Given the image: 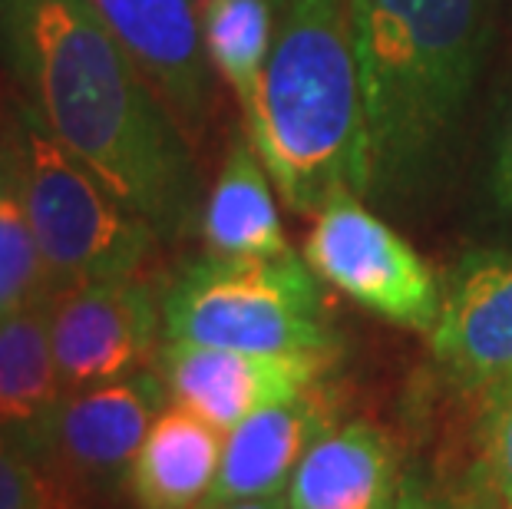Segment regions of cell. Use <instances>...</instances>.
<instances>
[{
    "mask_svg": "<svg viewBox=\"0 0 512 509\" xmlns=\"http://www.w3.org/2000/svg\"><path fill=\"white\" fill-rule=\"evenodd\" d=\"M14 100L159 238L199 209L192 143L90 0H0Z\"/></svg>",
    "mask_w": 512,
    "mask_h": 509,
    "instance_id": "cell-1",
    "label": "cell"
},
{
    "mask_svg": "<svg viewBox=\"0 0 512 509\" xmlns=\"http://www.w3.org/2000/svg\"><path fill=\"white\" fill-rule=\"evenodd\" d=\"M374 199L427 189L453 149L489 47V0H347Z\"/></svg>",
    "mask_w": 512,
    "mask_h": 509,
    "instance_id": "cell-2",
    "label": "cell"
},
{
    "mask_svg": "<svg viewBox=\"0 0 512 509\" xmlns=\"http://www.w3.org/2000/svg\"><path fill=\"white\" fill-rule=\"evenodd\" d=\"M271 182L291 212L370 192V136L347 0H285L255 106L245 113Z\"/></svg>",
    "mask_w": 512,
    "mask_h": 509,
    "instance_id": "cell-3",
    "label": "cell"
},
{
    "mask_svg": "<svg viewBox=\"0 0 512 509\" xmlns=\"http://www.w3.org/2000/svg\"><path fill=\"white\" fill-rule=\"evenodd\" d=\"M162 338L258 354H324L337 338L304 255L192 258L162 291Z\"/></svg>",
    "mask_w": 512,
    "mask_h": 509,
    "instance_id": "cell-4",
    "label": "cell"
},
{
    "mask_svg": "<svg viewBox=\"0 0 512 509\" xmlns=\"http://www.w3.org/2000/svg\"><path fill=\"white\" fill-rule=\"evenodd\" d=\"M17 123L27 212L47 268L50 295L86 281L139 275L159 238L152 225L116 199L20 103Z\"/></svg>",
    "mask_w": 512,
    "mask_h": 509,
    "instance_id": "cell-5",
    "label": "cell"
},
{
    "mask_svg": "<svg viewBox=\"0 0 512 509\" xmlns=\"http://www.w3.org/2000/svg\"><path fill=\"white\" fill-rule=\"evenodd\" d=\"M304 262L321 281L397 328L430 334L440 318L437 275L354 192L334 196L318 212L304 242Z\"/></svg>",
    "mask_w": 512,
    "mask_h": 509,
    "instance_id": "cell-6",
    "label": "cell"
},
{
    "mask_svg": "<svg viewBox=\"0 0 512 509\" xmlns=\"http://www.w3.org/2000/svg\"><path fill=\"white\" fill-rule=\"evenodd\" d=\"M47 314L63 391L113 384L156 364L162 298L143 278H106L53 291Z\"/></svg>",
    "mask_w": 512,
    "mask_h": 509,
    "instance_id": "cell-7",
    "label": "cell"
},
{
    "mask_svg": "<svg viewBox=\"0 0 512 509\" xmlns=\"http://www.w3.org/2000/svg\"><path fill=\"white\" fill-rule=\"evenodd\" d=\"M328 361L324 354H258L162 338L152 371L172 404L228 433L258 410L318 387Z\"/></svg>",
    "mask_w": 512,
    "mask_h": 509,
    "instance_id": "cell-8",
    "label": "cell"
},
{
    "mask_svg": "<svg viewBox=\"0 0 512 509\" xmlns=\"http://www.w3.org/2000/svg\"><path fill=\"white\" fill-rule=\"evenodd\" d=\"M169 407L156 371L67 391L50 427L47 460L80 490H110L126 480L146 433Z\"/></svg>",
    "mask_w": 512,
    "mask_h": 509,
    "instance_id": "cell-9",
    "label": "cell"
},
{
    "mask_svg": "<svg viewBox=\"0 0 512 509\" xmlns=\"http://www.w3.org/2000/svg\"><path fill=\"white\" fill-rule=\"evenodd\" d=\"M440 288L430 351L450 381L479 394L512 374V252H466L443 275Z\"/></svg>",
    "mask_w": 512,
    "mask_h": 509,
    "instance_id": "cell-10",
    "label": "cell"
},
{
    "mask_svg": "<svg viewBox=\"0 0 512 509\" xmlns=\"http://www.w3.org/2000/svg\"><path fill=\"white\" fill-rule=\"evenodd\" d=\"M119 47L176 116L182 133L202 136L212 113V60L192 0H90Z\"/></svg>",
    "mask_w": 512,
    "mask_h": 509,
    "instance_id": "cell-11",
    "label": "cell"
},
{
    "mask_svg": "<svg viewBox=\"0 0 512 509\" xmlns=\"http://www.w3.org/2000/svg\"><path fill=\"white\" fill-rule=\"evenodd\" d=\"M334 427V407L318 387L265 407L225 433L219 480L205 506L278 500L314 443Z\"/></svg>",
    "mask_w": 512,
    "mask_h": 509,
    "instance_id": "cell-12",
    "label": "cell"
},
{
    "mask_svg": "<svg viewBox=\"0 0 512 509\" xmlns=\"http://www.w3.org/2000/svg\"><path fill=\"white\" fill-rule=\"evenodd\" d=\"M400 493L394 440L367 420H351L304 453L285 486V509H397Z\"/></svg>",
    "mask_w": 512,
    "mask_h": 509,
    "instance_id": "cell-13",
    "label": "cell"
},
{
    "mask_svg": "<svg viewBox=\"0 0 512 509\" xmlns=\"http://www.w3.org/2000/svg\"><path fill=\"white\" fill-rule=\"evenodd\" d=\"M222 447L219 427L169 400L126 476L136 509H202L219 480Z\"/></svg>",
    "mask_w": 512,
    "mask_h": 509,
    "instance_id": "cell-14",
    "label": "cell"
},
{
    "mask_svg": "<svg viewBox=\"0 0 512 509\" xmlns=\"http://www.w3.org/2000/svg\"><path fill=\"white\" fill-rule=\"evenodd\" d=\"M63 394L47 298L0 314V424L40 460H47L50 427Z\"/></svg>",
    "mask_w": 512,
    "mask_h": 509,
    "instance_id": "cell-15",
    "label": "cell"
},
{
    "mask_svg": "<svg viewBox=\"0 0 512 509\" xmlns=\"http://www.w3.org/2000/svg\"><path fill=\"white\" fill-rule=\"evenodd\" d=\"M199 232L212 255L268 258L291 252L271 196V176L248 133H235L228 143L222 172L202 205Z\"/></svg>",
    "mask_w": 512,
    "mask_h": 509,
    "instance_id": "cell-16",
    "label": "cell"
},
{
    "mask_svg": "<svg viewBox=\"0 0 512 509\" xmlns=\"http://www.w3.org/2000/svg\"><path fill=\"white\" fill-rule=\"evenodd\" d=\"M50 295L24 192V153L14 96L0 93V314L37 305Z\"/></svg>",
    "mask_w": 512,
    "mask_h": 509,
    "instance_id": "cell-17",
    "label": "cell"
},
{
    "mask_svg": "<svg viewBox=\"0 0 512 509\" xmlns=\"http://www.w3.org/2000/svg\"><path fill=\"white\" fill-rule=\"evenodd\" d=\"M275 0H202V37L215 73L232 86L242 113L255 106L275 47Z\"/></svg>",
    "mask_w": 512,
    "mask_h": 509,
    "instance_id": "cell-18",
    "label": "cell"
},
{
    "mask_svg": "<svg viewBox=\"0 0 512 509\" xmlns=\"http://www.w3.org/2000/svg\"><path fill=\"white\" fill-rule=\"evenodd\" d=\"M83 490L0 424V509H86Z\"/></svg>",
    "mask_w": 512,
    "mask_h": 509,
    "instance_id": "cell-19",
    "label": "cell"
},
{
    "mask_svg": "<svg viewBox=\"0 0 512 509\" xmlns=\"http://www.w3.org/2000/svg\"><path fill=\"white\" fill-rule=\"evenodd\" d=\"M473 486L512 500V374L479 391L473 420Z\"/></svg>",
    "mask_w": 512,
    "mask_h": 509,
    "instance_id": "cell-20",
    "label": "cell"
},
{
    "mask_svg": "<svg viewBox=\"0 0 512 509\" xmlns=\"http://www.w3.org/2000/svg\"><path fill=\"white\" fill-rule=\"evenodd\" d=\"M486 189H489V199L496 205V212L512 225V103L506 106L503 119H499L493 149H489Z\"/></svg>",
    "mask_w": 512,
    "mask_h": 509,
    "instance_id": "cell-21",
    "label": "cell"
},
{
    "mask_svg": "<svg viewBox=\"0 0 512 509\" xmlns=\"http://www.w3.org/2000/svg\"><path fill=\"white\" fill-rule=\"evenodd\" d=\"M397 509H446V496L433 493L420 473H403V493Z\"/></svg>",
    "mask_w": 512,
    "mask_h": 509,
    "instance_id": "cell-22",
    "label": "cell"
},
{
    "mask_svg": "<svg viewBox=\"0 0 512 509\" xmlns=\"http://www.w3.org/2000/svg\"><path fill=\"white\" fill-rule=\"evenodd\" d=\"M446 509H512V500L493 490H483V486L466 483V493L446 500Z\"/></svg>",
    "mask_w": 512,
    "mask_h": 509,
    "instance_id": "cell-23",
    "label": "cell"
},
{
    "mask_svg": "<svg viewBox=\"0 0 512 509\" xmlns=\"http://www.w3.org/2000/svg\"><path fill=\"white\" fill-rule=\"evenodd\" d=\"M202 509H285V500H235V503L202 506Z\"/></svg>",
    "mask_w": 512,
    "mask_h": 509,
    "instance_id": "cell-24",
    "label": "cell"
},
{
    "mask_svg": "<svg viewBox=\"0 0 512 509\" xmlns=\"http://www.w3.org/2000/svg\"><path fill=\"white\" fill-rule=\"evenodd\" d=\"M281 4H285V0H275V7H281Z\"/></svg>",
    "mask_w": 512,
    "mask_h": 509,
    "instance_id": "cell-25",
    "label": "cell"
}]
</instances>
